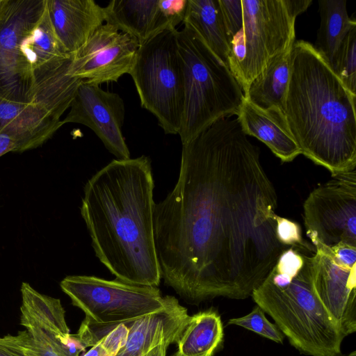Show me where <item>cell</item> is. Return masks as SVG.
Instances as JSON below:
<instances>
[{"instance_id": "1", "label": "cell", "mask_w": 356, "mask_h": 356, "mask_svg": "<svg viewBox=\"0 0 356 356\" xmlns=\"http://www.w3.org/2000/svg\"><path fill=\"white\" fill-rule=\"evenodd\" d=\"M277 207L259 149L236 118L183 143L177 183L154 210L165 284L191 304L251 296L289 248L276 237Z\"/></svg>"}, {"instance_id": "2", "label": "cell", "mask_w": 356, "mask_h": 356, "mask_svg": "<svg viewBox=\"0 0 356 356\" xmlns=\"http://www.w3.org/2000/svg\"><path fill=\"white\" fill-rule=\"evenodd\" d=\"M154 181L147 156L113 159L86 184L81 214L95 256L117 280L158 287Z\"/></svg>"}, {"instance_id": "3", "label": "cell", "mask_w": 356, "mask_h": 356, "mask_svg": "<svg viewBox=\"0 0 356 356\" xmlns=\"http://www.w3.org/2000/svg\"><path fill=\"white\" fill-rule=\"evenodd\" d=\"M283 113L301 154L334 176L355 170L356 95L311 43L291 48Z\"/></svg>"}, {"instance_id": "4", "label": "cell", "mask_w": 356, "mask_h": 356, "mask_svg": "<svg viewBox=\"0 0 356 356\" xmlns=\"http://www.w3.org/2000/svg\"><path fill=\"white\" fill-rule=\"evenodd\" d=\"M314 253L295 247L284 249L251 296L301 353L337 356L345 336L314 289Z\"/></svg>"}, {"instance_id": "5", "label": "cell", "mask_w": 356, "mask_h": 356, "mask_svg": "<svg viewBox=\"0 0 356 356\" xmlns=\"http://www.w3.org/2000/svg\"><path fill=\"white\" fill-rule=\"evenodd\" d=\"M176 37L184 76V108L179 135L181 144L216 121L236 115L243 92L230 71L188 25Z\"/></svg>"}, {"instance_id": "6", "label": "cell", "mask_w": 356, "mask_h": 356, "mask_svg": "<svg viewBox=\"0 0 356 356\" xmlns=\"http://www.w3.org/2000/svg\"><path fill=\"white\" fill-rule=\"evenodd\" d=\"M61 290L85 318L73 334L86 349L92 347L118 325H131L143 316L162 310L170 296L158 287L108 280L94 275H68Z\"/></svg>"}, {"instance_id": "7", "label": "cell", "mask_w": 356, "mask_h": 356, "mask_svg": "<svg viewBox=\"0 0 356 356\" xmlns=\"http://www.w3.org/2000/svg\"><path fill=\"white\" fill-rule=\"evenodd\" d=\"M243 28L230 44L228 67L245 94L276 56L295 42L296 17L312 0H241Z\"/></svg>"}, {"instance_id": "8", "label": "cell", "mask_w": 356, "mask_h": 356, "mask_svg": "<svg viewBox=\"0 0 356 356\" xmlns=\"http://www.w3.org/2000/svg\"><path fill=\"white\" fill-rule=\"evenodd\" d=\"M176 29H166L140 44L129 72L140 105L165 134H178L184 108V76Z\"/></svg>"}, {"instance_id": "9", "label": "cell", "mask_w": 356, "mask_h": 356, "mask_svg": "<svg viewBox=\"0 0 356 356\" xmlns=\"http://www.w3.org/2000/svg\"><path fill=\"white\" fill-rule=\"evenodd\" d=\"M303 208L306 234L314 248L356 247L355 170L337 174L316 187Z\"/></svg>"}, {"instance_id": "10", "label": "cell", "mask_w": 356, "mask_h": 356, "mask_svg": "<svg viewBox=\"0 0 356 356\" xmlns=\"http://www.w3.org/2000/svg\"><path fill=\"white\" fill-rule=\"evenodd\" d=\"M20 325L13 338L24 356H79L85 348L71 334L60 300L21 286Z\"/></svg>"}, {"instance_id": "11", "label": "cell", "mask_w": 356, "mask_h": 356, "mask_svg": "<svg viewBox=\"0 0 356 356\" xmlns=\"http://www.w3.org/2000/svg\"><path fill=\"white\" fill-rule=\"evenodd\" d=\"M45 9L46 0H1L0 97L17 102H31L33 73L24 62L19 45Z\"/></svg>"}, {"instance_id": "12", "label": "cell", "mask_w": 356, "mask_h": 356, "mask_svg": "<svg viewBox=\"0 0 356 356\" xmlns=\"http://www.w3.org/2000/svg\"><path fill=\"white\" fill-rule=\"evenodd\" d=\"M131 35L104 23L72 56L70 74L88 83L99 85L118 82L129 74L139 48Z\"/></svg>"}, {"instance_id": "13", "label": "cell", "mask_w": 356, "mask_h": 356, "mask_svg": "<svg viewBox=\"0 0 356 356\" xmlns=\"http://www.w3.org/2000/svg\"><path fill=\"white\" fill-rule=\"evenodd\" d=\"M63 124L78 123L92 129L117 159H130L122 134L125 105L117 93L104 90L99 85L81 81Z\"/></svg>"}, {"instance_id": "14", "label": "cell", "mask_w": 356, "mask_h": 356, "mask_svg": "<svg viewBox=\"0 0 356 356\" xmlns=\"http://www.w3.org/2000/svg\"><path fill=\"white\" fill-rule=\"evenodd\" d=\"M312 256L314 289L330 316L346 337L356 331V266L339 264L320 248Z\"/></svg>"}, {"instance_id": "15", "label": "cell", "mask_w": 356, "mask_h": 356, "mask_svg": "<svg viewBox=\"0 0 356 356\" xmlns=\"http://www.w3.org/2000/svg\"><path fill=\"white\" fill-rule=\"evenodd\" d=\"M46 7L60 45L70 55L105 23L104 7L93 0H46Z\"/></svg>"}, {"instance_id": "16", "label": "cell", "mask_w": 356, "mask_h": 356, "mask_svg": "<svg viewBox=\"0 0 356 356\" xmlns=\"http://www.w3.org/2000/svg\"><path fill=\"white\" fill-rule=\"evenodd\" d=\"M190 316L187 309L170 296L164 309L132 323L126 343L116 356H145L165 339L177 343Z\"/></svg>"}, {"instance_id": "17", "label": "cell", "mask_w": 356, "mask_h": 356, "mask_svg": "<svg viewBox=\"0 0 356 356\" xmlns=\"http://www.w3.org/2000/svg\"><path fill=\"white\" fill-rule=\"evenodd\" d=\"M63 124L33 103L0 97V134L10 136L16 152L36 148L49 139Z\"/></svg>"}, {"instance_id": "18", "label": "cell", "mask_w": 356, "mask_h": 356, "mask_svg": "<svg viewBox=\"0 0 356 356\" xmlns=\"http://www.w3.org/2000/svg\"><path fill=\"white\" fill-rule=\"evenodd\" d=\"M236 116L243 132L263 142L282 162L301 154L282 111L261 109L244 97Z\"/></svg>"}, {"instance_id": "19", "label": "cell", "mask_w": 356, "mask_h": 356, "mask_svg": "<svg viewBox=\"0 0 356 356\" xmlns=\"http://www.w3.org/2000/svg\"><path fill=\"white\" fill-rule=\"evenodd\" d=\"M105 23L135 38L140 44L166 29H176L160 0H112L104 7Z\"/></svg>"}, {"instance_id": "20", "label": "cell", "mask_w": 356, "mask_h": 356, "mask_svg": "<svg viewBox=\"0 0 356 356\" xmlns=\"http://www.w3.org/2000/svg\"><path fill=\"white\" fill-rule=\"evenodd\" d=\"M72 56L51 60L33 72L30 103L37 104L57 120L70 108L82 81L69 72Z\"/></svg>"}, {"instance_id": "21", "label": "cell", "mask_w": 356, "mask_h": 356, "mask_svg": "<svg viewBox=\"0 0 356 356\" xmlns=\"http://www.w3.org/2000/svg\"><path fill=\"white\" fill-rule=\"evenodd\" d=\"M292 46L273 58L251 82L244 94L251 104L261 109L283 111L291 76Z\"/></svg>"}, {"instance_id": "22", "label": "cell", "mask_w": 356, "mask_h": 356, "mask_svg": "<svg viewBox=\"0 0 356 356\" xmlns=\"http://www.w3.org/2000/svg\"><path fill=\"white\" fill-rule=\"evenodd\" d=\"M183 24L190 26L228 67L230 43L218 0H188Z\"/></svg>"}, {"instance_id": "23", "label": "cell", "mask_w": 356, "mask_h": 356, "mask_svg": "<svg viewBox=\"0 0 356 356\" xmlns=\"http://www.w3.org/2000/svg\"><path fill=\"white\" fill-rule=\"evenodd\" d=\"M220 316L213 310L200 312L190 316L172 356H213L223 339Z\"/></svg>"}, {"instance_id": "24", "label": "cell", "mask_w": 356, "mask_h": 356, "mask_svg": "<svg viewBox=\"0 0 356 356\" xmlns=\"http://www.w3.org/2000/svg\"><path fill=\"white\" fill-rule=\"evenodd\" d=\"M346 3V0L318 1L321 22L314 47L331 68L345 37L356 26L355 19L348 15Z\"/></svg>"}, {"instance_id": "25", "label": "cell", "mask_w": 356, "mask_h": 356, "mask_svg": "<svg viewBox=\"0 0 356 356\" xmlns=\"http://www.w3.org/2000/svg\"><path fill=\"white\" fill-rule=\"evenodd\" d=\"M19 48L24 62L32 73L47 63L70 56L54 33L47 7L38 22L22 39Z\"/></svg>"}, {"instance_id": "26", "label": "cell", "mask_w": 356, "mask_h": 356, "mask_svg": "<svg viewBox=\"0 0 356 356\" xmlns=\"http://www.w3.org/2000/svg\"><path fill=\"white\" fill-rule=\"evenodd\" d=\"M332 69L346 88L356 95V26L345 37Z\"/></svg>"}, {"instance_id": "27", "label": "cell", "mask_w": 356, "mask_h": 356, "mask_svg": "<svg viewBox=\"0 0 356 356\" xmlns=\"http://www.w3.org/2000/svg\"><path fill=\"white\" fill-rule=\"evenodd\" d=\"M228 324L242 327L276 343H282L284 338L277 325L266 318L265 312L258 305L245 316L229 319Z\"/></svg>"}, {"instance_id": "28", "label": "cell", "mask_w": 356, "mask_h": 356, "mask_svg": "<svg viewBox=\"0 0 356 356\" xmlns=\"http://www.w3.org/2000/svg\"><path fill=\"white\" fill-rule=\"evenodd\" d=\"M275 234L279 242L286 247L315 252L314 246L305 241L300 225L291 220L276 216Z\"/></svg>"}, {"instance_id": "29", "label": "cell", "mask_w": 356, "mask_h": 356, "mask_svg": "<svg viewBox=\"0 0 356 356\" xmlns=\"http://www.w3.org/2000/svg\"><path fill=\"white\" fill-rule=\"evenodd\" d=\"M129 327L122 324L91 347L83 356H116L126 343Z\"/></svg>"}, {"instance_id": "30", "label": "cell", "mask_w": 356, "mask_h": 356, "mask_svg": "<svg viewBox=\"0 0 356 356\" xmlns=\"http://www.w3.org/2000/svg\"><path fill=\"white\" fill-rule=\"evenodd\" d=\"M229 43L243 28V11L241 0H218Z\"/></svg>"}, {"instance_id": "31", "label": "cell", "mask_w": 356, "mask_h": 356, "mask_svg": "<svg viewBox=\"0 0 356 356\" xmlns=\"http://www.w3.org/2000/svg\"><path fill=\"white\" fill-rule=\"evenodd\" d=\"M16 152V145L13 138L6 134H0V156L10 152Z\"/></svg>"}, {"instance_id": "32", "label": "cell", "mask_w": 356, "mask_h": 356, "mask_svg": "<svg viewBox=\"0 0 356 356\" xmlns=\"http://www.w3.org/2000/svg\"><path fill=\"white\" fill-rule=\"evenodd\" d=\"M172 343H176L173 339H165L145 356H166L167 349Z\"/></svg>"}, {"instance_id": "33", "label": "cell", "mask_w": 356, "mask_h": 356, "mask_svg": "<svg viewBox=\"0 0 356 356\" xmlns=\"http://www.w3.org/2000/svg\"><path fill=\"white\" fill-rule=\"evenodd\" d=\"M0 356H13L6 348L0 345Z\"/></svg>"}, {"instance_id": "34", "label": "cell", "mask_w": 356, "mask_h": 356, "mask_svg": "<svg viewBox=\"0 0 356 356\" xmlns=\"http://www.w3.org/2000/svg\"><path fill=\"white\" fill-rule=\"evenodd\" d=\"M346 356H356V351L353 350V352L350 353L349 354L346 355Z\"/></svg>"}, {"instance_id": "35", "label": "cell", "mask_w": 356, "mask_h": 356, "mask_svg": "<svg viewBox=\"0 0 356 356\" xmlns=\"http://www.w3.org/2000/svg\"><path fill=\"white\" fill-rule=\"evenodd\" d=\"M1 0H0V4H1Z\"/></svg>"}]
</instances>
